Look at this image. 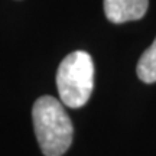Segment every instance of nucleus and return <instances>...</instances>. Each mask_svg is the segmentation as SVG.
<instances>
[{
  "label": "nucleus",
  "instance_id": "nucleus-1",
  "mask_svg": "<svg viewBox=\"0 0 156 156\" xmlns=\"http://www.w3.org/2000/svg\"><path fill=\"white\" fill-rule=\"evenodd\" d=\"M34 129L45 156H61L73 143L74 127L59 100L51 95L39 97L32 107Z\"/></svg>",
  "mask_w": 156,
  "mask_h": 156
},
{
  "label": "nucleus",
  "instance_id": "nucleus-2",
  "mask_svg": "<svg viewBox=\"0 0 156 156\" xmlns=\"http://www.w3.org/2000/svg\"><path fill=\"white\" fill-rule=\"evenodd\" d=\"M94 87V64L90 54L75 51L68 54L56 71L59 100L69 108H80L88 101Z\"/></svg>",
  "mask_w": 156,
  "mask_h": 156
},
{
  "label": "nucleus",
  "instance_id": "nucleus-3",
  "mask_svg": "<svg viewBox=\"0 0 156 156\" xmlns=\"http://www.w3.org/2000/svg\"><path fill=\"white\" fill-rule=\"evenodd\" d=\"M149 0H104V13L113 23L139 20L145 16Z\"/></svg>",
  "mask_w": 156,
  "mask_h": 156
},
{
  "label": "nucleus",
  "instance_id": "nucleus-4",
  "mask_svg": "<svg viewBox=\"0 0 156 156\" xmlns=\"http://www.w3.org/2000/svg\"><path fill=\"white\" fill-rule=\"evenodd\" d=\"M136 73L143 83H156V39L140 56L136 67Z\"/></svg>",
  "mask_w": 156,
  "mask_h": 156
}]
</instances>
